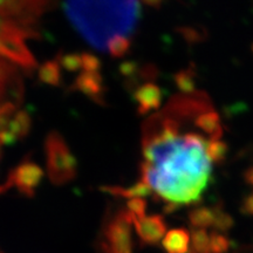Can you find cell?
<instances>
[{
    "instance_id": "obj_1",
    "label": "cell",
    "mask_w": 253,
    "mask_h": 253,
    "mask_svg": "<svg viewBox=\"0 0 253 253\" xmlns=\"http://www.w3.org/2000/svg\"><path fill=\"white\" fill-rule=\"evenodd\" d=\"M208 141L197 132H179L172 123L155 134L144 148L143 177L148 191L171 207L199 199L211 175Z\"/></svg>"
},
{
    "instance_id": "obj_2",
    "label": "cell",
    "mask_w": 253,
    "mask_h": 253,
    "mask_svg": "<svg viewBox=\"0 0 253 253\" xmlns=\"http://www.w3.org/2000/svg\"><path fill=\"white\" fill-rule=\"evenodd\" d=\"M66 7L75 26L99 47H108L128 36L140 14L136 2H73Z\"/></svg>"
},
{
    "instance_id": "obj_3",
    "label": "cell",
    "mask_w": 253,
    "mask_h": 253,
    "mask_svg": "<svg viewBox=\"0 0 253 253\" xmlns=\"http://www.w3.org/2000/svg\"><path fill=\"white\" fill-rule=\"evenodd\" d=\"M195 125L198 129L210 136V140H219L223 134L219 116L211 107L198 114L195 120Z\"/></svg>"
},
{
    "instance_id": "obj_4",
    "label": "cell",
    "mask_w": 253,
    "mask_h": 253,
    "mask_svg": "<svg viewBox=\"0 0 253 253\" xmlns=\"http://www.w3.org/2000/svg\"><path fill=\"white\" fill-rule=\"evenodd\" d=\"M190 245V235L186 230L177 229L168 233L163 242L168 253H188Z\"/></svg>"
},
{
    "instance_id": "obj_5",
    "label": "cell",
    "mask_w": 253,
    "mask_h": 253,
    "mask_svg": "<svg viewBox=\"0 0 253 253\" xmlns=\"http://www.w3.org/2000/svg\"><path fill=\"white\" fill-rule=\"evenodd\" d=\"M190 221L194 226L199 229L213 226L214 223V211L210 208H197L190 213Z\"/></svg>"
},
{
    "instance_id": "obj_6",
    "label": "cell",
    "mask_w": 253,
    "mask_h": 253,
    "mask_svg": "<svg viewBox=\"0 0 253 253\" xmlns=\"http://www.w3.org/2000/svg\"><path fill=\"white\" fill-rule=\"evenodd\" d=\"M164 233V224L162 220L155 218L145 224L143 231H142V236L143 238L149 243H156L161 239V237Z\"/></svg>"
},
{
    "instance_id": "obj_7",
    "label": "cell",
    "mask_w": 253,
    "mask_h": 253,
    "mask_svg": "<svg viewBox=\"0 0 253 253\" xmlns=\"http://www.w3.org/2000/svg\"><path fill=\"white\" fill-rule=\"evenodd\" d=\"M207 153L211 162L219 163L227 154V144L220 140H209L207 144Z\"/></svg>"
},
{
    "instance_id": "obj_8",
    "label": "cell",
    "mask_w": 253,
    "mask_h": 253,
    "mask_svg": "<svg viewBox=\"0 0 253 253\" xmlns=\"http://www.w3.org/2000/svg\"><path fill=\"white\" fill-rule=\"evenodd\" d=\"M192 246L195 253H210V235L203 229H198L192 232Z\"/></svg>"
},
{
    "instance_id": "obj_9",
    "label": "cell",
    "mask_w": 253,
    "mask_h": 253,
    "mask_svg": "<svg viewBox=\"0 0 253 253\" xmlns=\"http://www.w3.org/2000/svg\"><path fill=\"white\" fill-rule=\"evenodd\" d=\"M232 242L225 235L213 232L210 235V253H227Z\"/></svg>"
},
{
    "instance_id": "obj_10",
    "label": "cell",
    "mask_w": 253,
    "mask_h": 253,
    "mask_svg": "<svg viewBox=\"0 0 253 253\" xmlns=\"http://www.w3.org/2000/svg\"><path fill=\"white\" fill-rule=\"evenodd\" d=\"M213 211H214L213 226L216 227L217 230L225 232V231L230 230L231 227L233 226V219L229 213H226L225 211L221 210L220 208L213 209Z\"/></svg>"
},
{
    "instance_id": "obj_11",
    "label": "cell",
    "mask_w": 253,
    "mask_h": 253,
    "mask_svg": "<svg viewBox=\"0 0 253 253\" xmlns=\"http://www.w3.org/2000/svg\"><path fill=\"white\" fill-rule=\"evenodd\" d=\"M240 212L245 216H253V192L244 197L240 205Z\"/></svg>"
},
{
    "instance_id": "obj_12",
    "label": "cell",
    "mask_w": 253,
    "mask_h": 253,
    "mask_svg": "<svg viewBox=\"0 0 253 253\" xmlns=\"http://www.w3.org/2000/svg\"><path fill=\"white\" fill-rule=\"evenodd\" d=\"M179 86L183 90L185 91H192L195 88V84L194 81H192L191 79V75H189L188 73H185V74H182L179 75Z\"/></svg>"
},
{
    "instance_id": "obj_13",
    "label": "cell",
    "mask_w": 253,
    "mask_h": 253,
    "mask_svg": "<svg viewBox=\"0 0 253 253\" xmlns=\"http://www.w3.org/2000/svg\"><path fill=\"white\" fill-rule=\"evenodd\" d=\"M245 181L253 186V168H250L245 172Z\"/></svg>"
},
{
    "instance_id": "obj_14",
    "label": "cell",
    "mask_w": 253,
    "mask_h": 253,
    "mask_svg": "<svg viewBox=\"0 0 253 253\" xmlns=\"http://www.w3.org/2000/svg\"><path fill=\"white\" fill-rule=\"evenodd\" d=\"M194 253H195V252H194Z\"/></svg>"
}]
</instances>
